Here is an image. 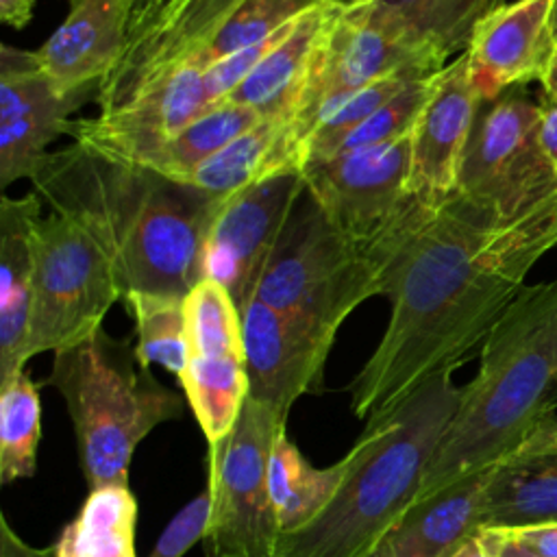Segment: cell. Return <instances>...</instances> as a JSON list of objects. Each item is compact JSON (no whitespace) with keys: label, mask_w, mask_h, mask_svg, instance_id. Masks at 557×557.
Instances as JSON below:
<instances>
[{"label":"cell","mask_w":557,"mask_h":557,"mask_svg":"<svg viewBox=\"0 0 557 557\" xmlns=\"http://www.w3.org/2000/svg\"><path fill=\"white\" fill-rule=\"evenodd\" d=\"M557 246V194L500 220L459 191L426 207L381 274L387 326L348 385L359 420L392 407L424 379L457 370Z\"/></svg>","instance_id":"1"},{"label":"cell","mask_w":557,"mask_h":557,"mask_svg":"<svg viewBox=\"0 0 557 557\" xmlns=\"http://www.w3.org/2000/svg\"><path fill=\"white\" fill-rule=\"evenodd\" d=\"M30 183L50 211L78 218L100 239L124 294L187 296L200 281L202 242L220 202L198 189L78 144L48 152Z\"/></svg>","instance_id":"2"},{"label":"cell","mask_w":557,"mask_h":557,"mask_svg":"<svg viewBox=\"0 0 557 557\" xmlns=\"http://www.w3.org/2000/svg\"><path fill=\"white\" fill-rule=\"evenodd\" d=\"M242 2L137 0L122 54L98 85V115L72 122L74 144L117 163L141 165L207 111L211 50Z\"/></svg>","instance_id":"3"},{"label":"cell","mask_w":557,"mask_h":557,"mask_svg":"<svg viewBox=\"0 0 557 557\" xmlns=\"http://www.w3.org/2000/svg\"><path fill=\"white\" fill-rule=\"evenodd\" d=\"M557 411V281L522 287L481 344L479 368L416 500L503 463Z\"/></svg>","instance_id":"4"},{"label":"cell","mask_w":557,"mask_h":557,"mask_svg":"<svg viewBox=\"0 0 557 557\" xmlns=\"http://www.w3.org/2000/svg\"><path fill=\"white\" fill-rule=\"evenodd\" d=\"M453 372H435L366 420L339 490L311 522L278 535L274 557H368L387 537L416 500L459 405Z\"/></svg>","instance_id":"5"},{"label":"cell","mask_w":557,"mask_h":557,"mask_svg":"<svg viewBox=\"0 0 557 557\" xmlns=\"http://www.w3.org/2000/svg\"><path fill=\"white\" fill-rule=\"evenodd\" d=\"M46 383L65 403L89 490L128 487L137 446L157 426L183 416L181 394L139 361L131 339L113 337L104 326L52 352Z\"/></svg>","instance_id":"6"},{"label":"cell","mask_w":557,"mask_h":557,"mask_svg":"<svg viewBox=\"0 0 557 557\" xmlns=\"http://www.w3.org/2000/svg\"><path fill=\"white\" fill-rule=\"evenodd\" d=\"M255 296L335 339L361 302L381 296V268L326 220L305 189Z\"/></svg>","instance_id":"7"},{"label":"cell","mask_w":557,"mask_h":557,"mask_svg":"<svg viewBox=\"0 0 557 557\" xmlns=\"http://www.w3.org/2000/svg\"><path fill=\"white\" fill-rule=\"evenodd\" d=\"M448 63V57L418 39L376 0L337 7L313 52L302 96L287 120L289 135L302 154L318 122L357 89L389 76H431Z\"/></svg>","instance_id":"8"},{"label":"cell","mask_w":557,"mask_h":557,"mask_svg":"<svg viewBox=\"0 0 557 557\" xmlns=\"http://www.w3.org/2000/svg\"><path fill=\"white\" fill-rule=\"evenodd\" d=\"M35 276L26 359L74 346L98 329L124 289L100 239L74 215L50 211L33 235Z\"/></svg>","instance_id":"9"},{"label":"cell","mask_w":557,"mask_h":557,"mask_svg":"<svg viewBox=\"0 0 557 557\" xmlns=\"http://www.w3.org/2000/svg\"><path fill=\"white\" fill-rule=\"evenodd\" d=\"M411 135L302 165L326 220L381 268L426 209L409 191Z\"/></svg>","instance_id":"10"},{"label":"cell","mask_w":557,"mask_h":557,"mask_svg":"<svg viewBox=\"0 0 557 557\" xmlns=\"http://www.w3.org/2000/svg\"><path fill=\"white\" fill-rule=\"evenodd\" d=\"M285 424L246 398L235 426L207 444V557H274L281 527L270 494V453Z\"/></svg>","instance_id":"11"},{"label":"cell","mask_w":557,"mask_h":557,"mask_svg":"<svg viewBox=\"0 0 557 557\" xmlns=\"http://www.w3.org/2000/svg\"><path fill=\"white\" fill-rule=\"evenodd\" d=\"M457 191L505 222L557 194V172L540 146V104L511 91L481 104Z\"/></svg>","instance_id":"12"},{"label":"cell","mask_w":557,"mask_h":557,"mask_svg":"<svg viewBox=\"0 0 557 557\" xmlns=\"http://www.w3.org/2000/svg\"><path fill=\"white\" fill-rule=\"evenodd\" d=\"M187 359L178 376L207 444L224 437L248 396L242 313L215 281L200 278L185 296Z\"/></svg>","instance_id":"13"},{"label":"cell","mask_w":557,"mask_h":557,"mask_svg":"<svg viewBox=\"0 0 557 557\" xmlns=\"http://www.w3.org/2000/svg\"><path fill=\"white\" fill-rule=\"evenodd\" d=\"M305 189L302 170L285 168L224 200L202 242L200 278L220 283L242 309L255 296L261 272Z\"/></svg>","instance_id":"14"},{"label":"cell","mask_w":557,"mask_h":557,"mask_svg":"<svg viewBox=\"0 0 557 557\" xmlns=\"http://www.w3.org/2000/svg\"><path fill=\"white\" fill-rule=\"evenodd\" d=\"M98 85L61 91L33 50L0 46V185L33 176L48 146L70 133L72 113L96 102Z\"/></svg>","instance_id":"15"},{"label":"cell","mask_w":557,"mask_h":557,"mask_svg":"<svg viewBox=\"0 0 557 557\" xmlns=\"http://www.w3.org/2000/svg\"><path fill=\"white\" fill-rule=\"evenodd\" d=\"M239 313L248 379L246 398L287 422L300 396L322 389L324 366L335 339L270 307L259 296L248 298Z\"/></svg>","instance_id":"16"},{"label":"cell","mask_w":557,"mask_h":557,"mask_svg":"<svg viewBox=\"0 0 557 557\" xmlns=\"http://www.w3.org/2000/svg\"><path fill=\"white\" fill-rule=\"evenodd\" d=\"M481 104L461 52L437 74L411 133L409 191L420 205L437 207L457 194L463 152Z\"/></svg>","instance_id":"17"},{"label":"cell","mask_w":557,"mask_h":557,"mask_svg":"<svg viewBox=\"0 0 557 557\" xmlns=\"http://www.w3.org/2000/svg\"><path fill=\"white\" fill-rule=\"evenodd\" d=\"M553 4L555 0L503 2L474 26L463 57L483 102L511 87L544 81L553 59Z\"/></svg>","instance_id":"18"},{"label":"cell","mask_w":557,"mask_h":557,"mask_svg":"<svg viewBox=\"0 0 557 557\" xmlns=\"http://www.w3.org/2000/svg\"><path fill=\"white\" fill-rule=\"evenodd\" d=\"M137 0H67L61 26L35 52L41 72L61 89L78 91L115 67Z\"/></svg>","instance_id":"19"},{"label":"cell","mask_w":557,"mask_h":557,"mask_svg":"<svg viewBox=\"0 0 557 557\" xmlns=\"http://www.w3.org/2000/svg\"><path fill=\"white\" fill-rule=\"evenodd\" d=\"M41 198L30 189L22 198L0 200V385L24 372L33 307L35 226Z\"/></svg>","instance_id":"20"},{"label":"cell","mask_w":557,"mask_h":557,"mask_svg":"<svg viewBox=\"0 0 557 557\" xmlns=\"http://www.w3.org/2000/svg\"><path fill=\"white\" fill-rule=\"evenodd\" d=\"M337 4L318 2L257 63L226 98L252 109L261 120H289L307 83L318 41Z\"/></svg>","instance_id":"21"},{"label":"cell","mask_w":557,"mask_h":557,"mask_svg":"<svg viewBox=\"0 0 557 557\" xmlns=\"http://www.w3.org/2000/svg\"><path fill=\"white\" fill-rule=\"evenodd\" d=\"M494 468L474 472L426 498L413 500L385 537L394 555L450 557L481 529L483 496Z\"/></svg>","instance_id":"22"},{"label":"cell","mask_w":557,"mask_h":557,"mask_svg":"<svg viewBox=\"0 0 557 557\" xmlns=\"http://www.w3.org/2000/svg\"><path fill=\"white\" fill-rule=\"evenodd\" d=\"M285 168L302 170L300 150L289 135V124L285 120H261L205 159L178 183L222 205L244 187Z\"/></svg>","instance_id":"23"},{"label":"cell","mask_w":557,"mask_h":557,"mask_svg":"<svg viewBox=\"0 0 557 557\" xmlns=\"http://www.w3.org/2000/svg\"><path fill=\"white\" fill-rule=\"evenodd\" d=\"M557 522V453L507 459L487 483L481 529H522Z\"/></svg>","instance_id":"24"},{"label":"cell","mask_w":557,"mask_h":557,"mask_svg":"<svg viewBox=\"0 0 557 557\" xmlns=\"http://www.w3.org/2000/svg\"><path fill=\"white\" fill-rule=\"evenodd\" d=\"M350 461L348 450L329 468H315L285 431L278 433L270 453V494L281 533L305 527L331 503Z\"/></svg>","instance_id":"25"},{"label":"cell","mask_w":557,"mask_h":557,"mask_svg":"<svg viewBox=\"0 0 557 557\" xmlns=\"http://www.w3.org/2000/svg\"><path fill=\"white\" fill-rule=\"evenodd\" d=\"M135 527L137 500L128 487L89 490L54 544L57 557H135Z\"/></svg>","instance_id":"26"},{"label":"cell","mask_w":557,"mask_h":557,"mask_svg":"<svg viewBox=\"0 0 557 557\" xmlns=\"http://www.w3.org/2000/svg\"><path fill=\"white\" fill-rule=\"evenodd\" d=\"M257 122H261V117L244 104L231 100L215 102L168 141H163L141 168L165 178L181 181L205 159L252 128Z\"/></svg>","instance_id":"27"},{"label":"cell","mask_w":557,"mask_h":557,"mask_svg":"<svg viewBox=\"0 0 557 557\" xmlns=\"http://www.w3.org/2000/svg\"><path fill=\"white\" fill-rule=\"evenodd\" d=\"M41 440V400L37 383L20 372L0 385V483L30 479L37 472Z\"/></svg>","instance_id":"28"},{"label":"cell","mask_w":557,"mask_h":557,"mask_svg":"<svg viewBox=\"0 0 557 557\" xmlns=\"http://www.w3.org/2000/svg\"><path fill=\"white\" fill-rule=\"evenodd\" d=\"M124 305L135 322V352L144 366H161L176 379L187 359L185 296L126 292Z\"/></svg>","instance_id":"29"},{"label":"cell","mask_w":557,"mask_h":557,"mask_svg":"<svg viewBox=\"0 0 557 557\" xmlns=\"http://www.w3.org/2000/svg\"><path fill=\"white\" fill-rule=\"evenodd\" d=\"M444 57L461 54L474 26L505 0H376Z\"/></svg>","instance_id":"30"},{"label":"cell","mask_w":557,"mask_h":557,"mask_svg":"<svg viewBox=\"0 0 557 557\" xmlns=\"http://www.w3.org/2000/svg\"><path fill=\"white\" fill-rule=\"evenodd\" d=\"M440 72L407 83L394 98H389L370 117H366L361 124H357L335 146L331 157H335L339 152L355 150V148L389 144V141H396V139H400L405 135H411L413 128H416V122H418V117H420V113L424 109V104L429 102V98L433 94V87H435V81H437Z\"/></svg>","instance_id":"31"},{"label":"cell","mask_w":557,"mask_h":557,"mask_svg":"<svg viewBox=\"0 0 557 557\" xmlns=\"http://www.w3.org/2000/svg\"><path fill=\"white\" fill-rule=\"evenodd\" d=\"M313 4L318 0H244L220 30L211 50V63L268 39Z\"/></svg>","instance_id":"32"},{"label":"cell","mask_w":557,"mask_h":557,"mask_svg":"<svg viewBox=\"0 0 557 557\" xmlns=\"http://www.w3.org/2000/svg\"><path fill=\"white\" fill-rule=\"evenodd\" d=\"M211 511V496L205 487L187 505H183L161 531L148 557H183L194 544L202 542Z\"/></svg>","instance_id":"33"},{"label":"cell","mask_w":557,"mask_h":557,"mask_svg":"<svg viewBox=\"0 0 557 557\" xmlns=\"http://www.w3.org/2000/svg\"><path fill=\"white\" fill-rule=\"evenodd\" d=\"M500 531V529H498ZM503 535L535 557H557V522L503 531Z\"/></svg>","instance_id":"34"},{"label":"cell","mask_w":557,"mask_h":557,"mask_svg":"<svg viewBox=\"0 0 557 557\" xmlns=\"http://www.w3.org/2000/svg\"><path fill=\"white\" fill-rule=\"evenodd\" d=\"M505 535L498 529H479L450 557H500Z\"/></svg>","instance_id":"35"},{"label":"cell","mask_w":557,"mask_h":557,"mask_svg":"<svg viewBox=\"0 0 557 557\" xmlns=\"http://www.w3.org/2000/svg\"><path fill=\"white\" fill-rule=\"evenodd\" d=\"M0 557H57L54 546H30L9 524L7 516L0 513Z\"/></svg>","instance_id":"36"},{"label":"cell","mask_w":557,"mask_h":557,"mask_svg":"<svg viewBox=\"0 0 557 557\" xmlns=\"http://www.w3.org/2000/svg\"><path fill=\"white\" fill-rule=\"evenodd\" d=\"M540 146L557 172V98L540 102Z\"/></svg>","instance_id":"37"},{"label":"cell","mask_w":557,"mask_h":557,"mask_svg":"<svg viewBox=\"0 0 557 557\" xmlns=\"http://www.w3.org/2000/svg\"><path fill=\"white\" fill-rule=\"evenodd\" d=\"M557 453V416L542 424L524 444H520L507 459H524L533 455H548ZM505 459V461H507Z\"/></svg>","instance_id":"38"},{"label":"cell","mask_w":557,"mask_h":557,"mask_svg":"<svg viewBox=\"0 0 557 557\" xmlns=\"http://www.w3.org/2000/svg\"><path fill=\"white\" fill-rule=\"evenodd\" d=\"M35 0H0V20L22 30L33 20Z\"/></svg>","instance_id":"39"},{"label":"cell","mask_w":557,"mask_h":557,"mask_svg":"<svg viewBox=\"0 0 557 557\" xmlns=\"http://www.w3.org/2000/svg\"><path fill=\"white\" fill-rule=\"evenodd\" d=\"M553 59H550V67L542 81L544 87V98H557V0L553 4Z\"/></svg>","instance_id":"40"},{"label":"cell","mask_w":557,"mask_h":557,"mask_svg":"<svg viewBox=\"0 0 557 557\" xmlns=\"http://www.w3.org/2000/svg\"><path fill=\"white\" fill-rule=\"evenodd\" d=\"M500 557H535L533 553H529V550H524V548H520L518 544H513V542H509L507 537H505V548H503V555Z\"/></svg>","instance_id":"41"},{"label":"cell","mask_w":557,"mask_h":557,"mask_svg":"<svg viewBox=\"0 0 557 557\" xmlns=\"http://www.w3.org/2000/svg\"><path fill=\"white\" fill-rule=\"evenodd\" d=\"M368 557H396V555H394L392 546L387 544V540H383V542H381V544H379V546H376Z\"/></svg>","instance_id":"42"},{"label":"cell","mask_w":557,"mask_h":557,"mask_svg":"<svg viewBox=\"0 0 557 557\" xmlns=\"http://www.w3.org/2000/svg\"><path fill=\"white\" fill-rule=\"evenodd\" d=\"M318 2H326V4H337V7H348V4H352V0H318Z\"/></svg>","instance_id":"43"},{"label":"cell","mask_w":557,"mask_h":557,"mask_svg":"<svg viewBox=\"0 0 557 557\" xmlns=\"http://www.w3.org/2000/svg\"><path fill=\"white\" fill-rule=\"evenodd\" d=\"M359 2H368V0H352V4H359Z\"/></svg>","instance_id":"44"}]
</instances>
